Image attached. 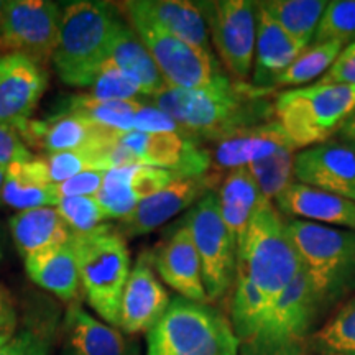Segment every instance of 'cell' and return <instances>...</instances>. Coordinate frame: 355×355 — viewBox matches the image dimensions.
Segmentation results:
<instances>
[{
    "label": "cell",
    "mask_w": 355,
    "mask_h": 355,
    "mask_svg": "<svg viewBox=\"0 0 355 355\" xmlns=\"http://www.w3.org/2000/svg\"><path fill=\"white\" fill-rule=\"evenodd\" d=\"M355 43V0H332L324 8L313 43Z\"/></svg>",
    "instance_id": "39"
},
{
    "label": "cell",
    "mask_w": 355,
    "mask_h": 355,
    "mask_svg": "<svg viewBox=\"0 0 355 355\" xmlns=\"http://www.w3.org/2000/svg\"><path fill=\"white\" fill-rule=\"evenodd\" d=\"M119 10L152 55L168 87H204L225 74L211 50L194 46L168 33L141 12L137 0L121 3Z\"/></svg>",
    "instance_id": "8"
},
{
    "label": "cell",
    "mask_w": 355,
    "mask_h": 355,
    "mask_svg": "<svg viewBox=\"0 0 355 355\" xmlns=\"http://www.w3.org/2000/svg\"><path fill=\"white\" fill-rule=\"evenodd\" d=\"M60 196L51 183L46 162L42 157L13 162L6 166L0 204L19 212L38 209V207H56Z\"/></svg>",
    "instance_id": "25"
},
{
    "label": "cell",
    "mask_w": 355,
    "mask_h": 355,
    "mask_svg": "<svg viewBox=\"0 0 355 355\" xmlns=\"http://www.w3.org/2000/svg\"><path fill=\"white\" fill-rule=\"evenodd\" d=\"M145 15L168 33L194 46L211 50L209 30L196 2L188 0H137Z\"/></svg>",
    "instance_id": "30"
},
{
    "label": "cell",
    "mask_w": 355,
    "mask_h": 355,
    "mask_svg": "<svg viewBox=\"0 0 355 355\" xmlns=\"http://www.w3.org/2000/svg\"><path fill=\"white\" fill-rule=\"evenodd\" d=\"M290 234L322 309L355 288V230L286 219Z\"/></svg>",
    "instance_id": "5"
},
{
    "label": "cell",
    "mask_w": 355,
    "mask_h": 355,
    "mask_svg": "<svg viewBox=\"0 0 355 355\" xmlns=\"http://www.w3.org/2000/svg\"><path fill=\"white\" fill-rule=\"evenodd\" d=\"M318 355H355V296L311 336Z\"/></svg>",
    "instance_id": "35"
},
{
    "label": "cell",
    "mask_w": 355,
    "mask_h": 355,
    "mask_svg": "<svg viewBox=\"0 0 355 355\" xmlns=\"http://www.w3.org/2000/svg\"><path fill=\"white\" fill-rule=\"evenodd\" d=\"M10 232L24 260L68 242L73 235L56 207L19 212L10 219Z\"/></svg>",
    "instance_id": "29"
},
{
    "label": "cell",
    "mask_w": 355,
    "mask_h": 355,
    "mask_svg": "<svg viewBox=\"0 0 355 355\" xmlns=\"http://www.w3.org/2000/svg\"><path fill=\"white\" fill-rule=\"evenodd\" d=\"M109 61L117 66L132 81L144 87L150 97L168 87L152 55L141 43L139 35L133 32L132 26L123 21V19H119L115 24L112 42H110Z\"/></svg>",
    "instance_id": "28"
},
{
    "label": "cell",
    "mask_w": 355,
    "mask_h": 355,
    "mask_svg": "<svg viewBox=\"0 0 355 355\" xmlns=\"http://www.w3.org/2000/svg\"><path fill=\"white\" fill-rule=\"evenodd\" d=\"M301 272V260L273 202L265 201L252 217L239 245V273L250 279L268 306Z\"/></svg>",
    "instance_id": "3"
},
{
    "label": "cell",
    "mask_w": 355,
    "mask_h": 355,
    "mask_svg": "<svg viewBox=\"0 0 355 355\" xmlns=\"http://www.w3.org/2000/svg\"><path fill=\"white\" fill-rule=\"evenodd\" d=\"M321 309L308 277L301 270L270 306L260 331L250 344L241 349V355H303Z\"/></svg>",
    "instance_id": "9"
},
{
    "label": "cell",
    "mask_w": 355,
    "mask_h": 355,
    "mask_svg": "<svg viewBox=\"0 0 355 355\" xmlns=\"http://www.w3.org/2000/svg\"><path fill=\"white\" fill-rule=\"evenodd\" d=\"M33 153L24 144L20 135L12 128L0 125V166H8L13 162L32 158Z\"/></svg>",
    "instance_id": "44"
},
{
    "label": "cell",
    "mask_w": 355,
    "mask_h": 355,
    "mask_svg": "<svg viewBox=\"0 0 355 355\" xmlns=\"http://www.w3.org/2000/svg\"><path fill=\"white\" fill-rule=\"evenodd\" d=\"M222 64L235 81L252 76L257 40V3L248 0L196 2Z\"/></svg>",
    "instance_id": "11"
},
{
    "label": "cell",
    "mask_w": 355,
    "mask_h": 355,
    "mask_svg": "<svg viewBox=\"0 0 355 355\" xmlns=\"http://www.w3.org/2000/svg\"><path fill=\"white\" fill-rule=\"evenodd\" d=\"M63 355H137L119 327L71 303L63 319Z\"/></svg>",
    "instance_id": "24"
},
{
    "label": "cell",
    "mask_w": 355,
    "mask_h": 355,
    "mask_svg": "<svg viewBox=\"0 0 355 355\" xmlns=\"http://www.w3.org/2000/svg\"><path fill=\"white\" fill-rule=\"evenodd\" d=\"M298 150L285 148L245 166L265 201L273 202L283 189L295 183V158Z\"/></svg>",
    "instance_id": "37"
},
{
    "label": "cell",
    "mask_w": 355,
    "mask_h": 355,
    "mask_svg": "<svg viewBox=\"0 0 355 355\" xmlns=\"http://www.w3.org/2000/svg\"><path fill=\"white\" fill-rule=\"evenodd\" d=\"M24 261L26 275L38 286L63 301L73 303L76 300L81 290V282H79L78 259L71 245V239L61 245L28 257Z\"/></svg>",
    "instance_id": "26"
},
{
    "label": "cell",
    "mask_w": 355,
    "mask_h": 355,
    "mask_svg": "<svg viewBox=\"0 0 355 355\" xmlns=\"http://www.w3.org/2000/svg\"><path fill=\"white\" fill-rule=\"evenodd\" d=\"M170 303L166 288L155 273L152 252L140 254L123 288L117 327L123 334H148Z\"/></svg>",
    "instance_id": "16"
},
{
    "label": "cell",
    "mask_w": 355,
    "mask_h": 355,
    "mask_svg": "<svg viewBox=\"0 0 355 355\" xmlns=\"http://www.w3.org/2000/svg\"><path fill=\"white\" fill-rule=\"evenodd\" d=\"M144 104L137 101H99L87 94H78L66 97L60 112L79 115L107 130L132 132L135 130L137 114Z\"/></svg>",
    "instance_id": "31"
},
{
    "label": "cell",
    "mask_w": 355,
    "mask_h": 355,
    "mask_svg": "<svg viewBox=\"0 0 355 355\" xmlns=\"http://www.w3.org/2000/svg\"><path fill=\"white\" fill-rule=\"evenodd\" d=\"M354 114L355 86L313 83L275 96V121L298 150L327 141Z\"/></svg>",
    "instance_id": "7"
},
{
    "label": "cell",
    "mask_w": 355,
    "mask_h": 355,
    "mask_svg": "<svg viewBox=\"0 0 355 355\" xmlns=\"http://www.w3.org/2000/svg\"><path fill=\"white\" fill-rule=\"evenodd\" d=\"M105 171H86L76 175L63 183L55 184L56 194L60 199L78 196H96L104 183Z\"/></svg>",
    "instance_id": "42"
},
{
    "label": "cell",
    "mask_w": 355,
    "mask_h": 355,
    "mask_svg": "<svg viewBox=\"0 0 355 355\" xmlns=\"http://www.w3.org/2000/svg\"><path fill=\"white\" fill-rule=\"evenodd\" d=\"M2 255H3L2 254V243H0V260H2Z\"/></svg>",
    "instance_id": "49"
},
{
    "label": "cell",
    "mask_w": 355,
    "mask_h": 355,
    "mask_svg": "<svg viewBox=\"0 0 355 355\" xmlns=\"http://www.w3.org/2000/svg\"><path fill=\"white\" fill-rule=\"evenodd\" d=\"M110 139H112V135H110ZM110 139L81 150L46 155L44 162H46L51 183H63L69 178L86 171H109L110 166L107 148Z\"/></svg>",
    "instance_id": "36"
},
{
    "label": "cell",
    "mask_w": 355,
    "mask_h": 355,
    "mask_svg": "<svg viewBox=\"0 0 355 355\" xmlns=\"http://www.w3.org/2000/svg\"><path fill=\"white\" fill-rule=\"evenodd\" d=\"M61 8L46 0L6 2L0 44L7 53H21L38 64L51 63L60 40Z\"/></svg>",
    "instance_id": "12"
},
{
    "label": "cell",
    "mask_w": 355,
    "mask_h": 355,
    "mask_svg": "<svg viewBox=\"0 0 355 355\" xmlns=\"http://www.w3.org/2000/svg\"><path fill=\"white\" fill-rule=\"evenodd\" d=\"M152 261L159 278L178 295L196 303H209L204 288L201 259L183 220L152 252Z\"/></svg>",
    "instance_id": "18"
},
{
    "label": "cell",
    "mask_w": 355,
    "mask_h": 355,
    "mask_svg": "<svg viewBox=\"0 0 355 355\" xmlns=\"http://www.w3.org/2000/svg\"><path fill=\"white\" fill-rule=\"evenodd\" d=\"M114 139L139 165L157 168L175 176H196L211 170L207 148L184 133L114 132Z\"/></svg>",
    "instance_id": "13"
},
{
    "label": "cell",
    "mask_w": 355,
    "mask_h": 355,
    "mask_svg": "<svg viewBox=\"0 0 355 355\" xmlns=\"http://www.w3.org/2000/svg\"><path fill=\"white\" fill-rule=\"evenodd\" d=\"M306 48V44L285 32L257 2V40L250 76L252 86L273 91L275 81L290 68L293 61Z\"/></svg>",
    "instance_id": "22"
},
{
    "label": "cell",
    "mask_w": 355,
    "mask_h": 355,
    "mask_svg": "<svg viewBox=\"0 0 355 355\" xmlns=\"http://www.w3.org/2000/svg\"><path fill=\"white\" fill-rule=\"evenodd\" d=\"M219 171L196 176H176L170 184L141 201L125 219L119 220V232L125 239L150 234L184 209H191L220 184Z\"/></svg>",
    "instance_id": "14"
},
{
    "label": "cell",
    "mask_w": 355,
    "mask_h": 355,
    "mask_svg": "<svg viewBox=\"0 0 355 355\" xmlns=\"http://www.w3.org/2000/svg\"><path fill=\"white\" fill-rule=\"evenodd\" d=\"M3 176H6V166H0V191H2V184H3Z\"/></svg>",
    "instance_id": "48"
},
{
    "label": "cell",
    "mask_w": 355,
    "mask_h": 355,
    "mask_svg": "<svg viewBox=\"0 0 355 355\" xmlns=\"http://www.w3.org/2000/svg\"><path fill=\"white\" fill-rule=\"evenodd\" d=\"M295 181L355 202V150L324 141L296 153Z\"/></svg>",
    "instance_id": "17"
},
{
    "label": "cell",
    "mask_w": 355,
    "mask_h": 355,
    "mask_svg": "<svg viewBox=\"0 0 355 355\" xmlns=\"http://www.w3.org/2000/svg\"><path fill=\"white\" fill-rule=\"evenodd\" d=\"M285 32L309 46L327 2L324 0H268L259 2Z\"/></svg>",
    "instance_id": "33"
},
{
    "label": "cell",
    "mask_w": 355,
    "mask_h": 355,
    "mask_svg": "<svg viewBox=\"0 0 355 355\" xmlns=\"http://www.w3.org/2000/svg\"><path fill=\"white\" fill-rule=\"evenodd\" d=\"M46 86L44 66L21 53L0 55V125L17 132L30 121Z\"/></svg>",
    "instance_id": "15"
},
{
    "label": "cell",
    "mask_w": 355,
    "mask_h": 355,
    "mask_svg": "<svg viewBox=\"0 0 355 355\" xmlns=\"http://www.w3.org/2000/svg\"><path fill=\"white\" fill-rule=\"evenodd\" d=\"M87 96L99 101H137L146 102L150 96L144 87L125 76L121 69L107 60L91 79L86 87Z\"/></svg>",
    "instance_id": "38"
},
{
    "label": "cell",
    "mask_w": 355,
    "mask_h": 355,
    "mask_svg": "<svg viewBox=\"0 0 355 355\" xmlns=\"http://www.w3.org/2000/svg\"><path fill=\"white\" fill-rule=\"evenodd\" d=\"M339 135L343 137L344 140L355 144V114L344 123V127L339 130Z\"/></svg>",
    "instance_id": "46"
},
{
    "label": "cell",
    "mask_w": 355,
    "mask_h": 355,
    "mask_svg": "<svg viewBox=\"0 0 355 355\" xmlns=\"http://www.w3.org/2000/svg\"><path fill=\"white\" fill-rule=\"evenodd\" d=\"M344 44L339 42L309 44L301 55L293 61V64L285 73L279 76L273 84V89L288 87L296 89L309 86V83L319 81L332 63L337 60V56L343 51Z\"/></svg>",
    "instance_id": "34"
},
{
    "label": "cell",
    "mask_w": 355,
    "mask_h": 355,
    "mask_svg": "<svg viewBox=\"0 0 355 355\" xmlns=\"http://www.w3.org/2000/svg\"><path fill=\"white\" fill-rule=\"evenodd\" d=\"M3 8H6V2L0 0V30H2V19H3Z\"/></svg>",
    "instance_id": "47"
},
{
    "label": "cell",
    "mask_w": 355,
    "mask_h": 355,
    "mask_svg": "<svg viewBox=\"0 0 355 355\" xmlns=\"http://www.w3.org/2000/svg\"><path fill=\"white\" fill-rule=\"evenodd\" d=\"M56 209L63 217L71 234H89L109 220L107 212L102 209L96 196L63 198L58 202Z\"/></svg>",
    "instance_id": "40"
},
{
    "label": "cell",
    "mask_w": 355,
    "mask_h": 355,
    "mask_svg": "<svg viewBox=\"0 0 355 355\" xmlns=\"http://www.w3.org/2000/svg\"><path fill=\"white\" fill-rule=\"evenodd\" d=\"M146 102L170 115L199 145L216 144L275 121V96L270 89L235 81L227 74L198 89L165 87Z\"/></svg>",
    "instance_id": "1"
},
{
    "label": "cell",
    "mask_w": 355,
    "mask_h": 355,
    "mask_svg": "<svg viewBox=\"0 0 355 355\" xmlns=\"http://www.w3.org/2000/svg\"><path fill=\"white\" fill-rule=\"evenodd\" d=\"M114 130L96 125L74 114L58 112L44 121H26L17 133L26 146L40 148L46 155L73 152L109 140Z\"/></svg>",
    "instance_id": "19"
},
{
    "label": "cell",
    "mask_w": 355,
    "mask_h": 355,
    "mask_svg": "<svg viewBox=\"0 0 355 355\" xmlns=\"http://www.w3.org/2000/svg\"><path fill=\"white\" fill-rule=\"evenodd\" d=\"M19 329V314L12 295L6 286H0V336L13 334Z\"/></svg>",
    "instance_id": "45"
},
{
    "label": "cell",
    "mask_w": 355,
    "mask_h": 355,
    "mask_svg": "<svg viewBox=\"0 0 355 355\" xmlns=\"http://www.w3.org/2000/svg\"><path fill=\"white\" fill-rule=\"evenodd\" d=\"M216 196L222 220L225 222L239 247L252 217L265 202V199L261 198L247 168H235L227 171V175L222 178L219 189L216 191Z\"/></svg>",
    "instance_id": "27"
},
{
    "label": "cell",
    "mask_w": 355,
    "mask_h": 355,
    "mask_svg": "<svg viewBox=\"0 0 355 355\" xmlns=\"http://www.w3.org/2000/svg\"><path fill=\"white\" fill-rule=\"evenodd\" d=\"M270 306L261 293L252 285L250 279L237 273L234 283L232 300H230V326L237 336L241 349L254 340L265 321Z\"/></svg>",
    "instance_id": "32"
},
{
    "label": "cell",
    "mask_w": 355,
    "mask_h": 355,
    "mask_svg": "<svg viewBox=\"0 0 355 355\" xmlns=\"http://www.w3.org/2000/svg\"><path fill=\"white\" fill-rule=\"evenodd\" d=\"M146 355H241V343L219 309L178 296L146 334Z\"/></svg>",
    "instance_id": "4"
},
{
    "label": "cell",
    "mask_w": 355,
    "mask_h": 355,
    "mask_svg": "<svg viewBox=\"0 0 355 355\" xmlns=\"http://www.w3.org/2000/svg\"><path fill=\"white\" fill-rule=\"evenodd\" d=\"M212 145V150L207 152L211 157V168H216L217 171L245 168L279 150H298L277 121L247 128Z\"/></svg>",
    "instance_id": "23"
},
{
    "label": "cell",
    "mask_w": 355,
    "mask_h": 355,
    "mask_svg": "<svg viewBox=\"0 0 355 355\" xmlns=\"http://www.w3.org/2000/svg\"><path fill=\"white\" fill-rule=\"evenodd\" d=\"M79 282L87 304L110 326L117 327L122 293L130 275L127 239L110 224L89 234H73Z\"/></svg>",
    "instance_id": "6"
},
{
    "label": "cell",
    "mask_w": 355,
    "mask_h": 355,
    "mask_svg": "<svg viewBox=\"0 0 355 355\" xmlns=\"http://www.w3.org/2000/svg\"><path fill=\"white\" fill-rule=\"evenodd\" d=\"M50 336L32 327L17 329L13 334L0 336V355H50Z\"/></svg>",
    "instance_id": "41"
},
{
    "label": "cell",
    "mask_w": 355,
    "mask_h": 355,
    "mask_svg": "<svg viewBox=\"0 0 355 355\" xmlns=\"http://www.w3.org/2000/svg\"><path fill=\"white\" fill-rule=\"evenodd\" d=\"M121 17L107 2L78 0L61 8L60 40L53 66L68 86L86 89L94 74L109 60L115 24Z\"/></svg>",
    "instance_id": "2"
},
{
    "label": "cell",
    "mask_w": 355,
    "mask_h": 355,
    "mask_svg": "<svg viewBox=\"0 0 355 355\" xmlns=\"http://www.w3.org/2000/svg\"><path fill=\"white\" fill-rule=\"evenodd\" d=\"M202 265V279L209 301L220 300L234 286L239 273V247L222 220L216 191L204 196L184 216Z\"/></svg>",
    "instance_id": "10"
},
{
    "label": "cell",
    "mask_w": 355,
    "mask_h": 355,
    "mask_svg": "<svg viewBox=\"0 0 355 355\" xmlns=\"http://www.w3.org/2000/svg\"><path fill=\"white\" fill-rule=\"evenodd\" d=\"M316 83L355 86V43H350L343 48L340 55L327 69V73Z\"/></svg>",
    "instance_id": "43"
},
{
    "label": "cell",
    "mask_w": 355,
    "mask_h": 355,
    "mask_svg": "<svg viewBox=\"0 0 355 355\" xmlns=\"http://www.w3.org/2000/svg\"><path fill=\"white\" fill-rule=\"evenodd\" d=\"M273 204L279 214L290 219L355 230V202L296 181L283 189Z\"/></svg>",
    "instance_id": "21"
},
{
    "label": "cell",
    "mask_w": 355,
    "mask_h": 355,
    "mask_svg": "<svg viewBox=\"0 0 355 355\" xmlns=\"http://www.w3.org/2000/svg\"><path fill=\"white\" fill-rule=\"evenodd\" d=\"M175 178L171 173L144 165L112 168L105 171L104 183L96 199L107 212L109 219L122 220L141 201L165 188Z\"/></svg>",
    "instance_id": "20"
}]
</instances>
